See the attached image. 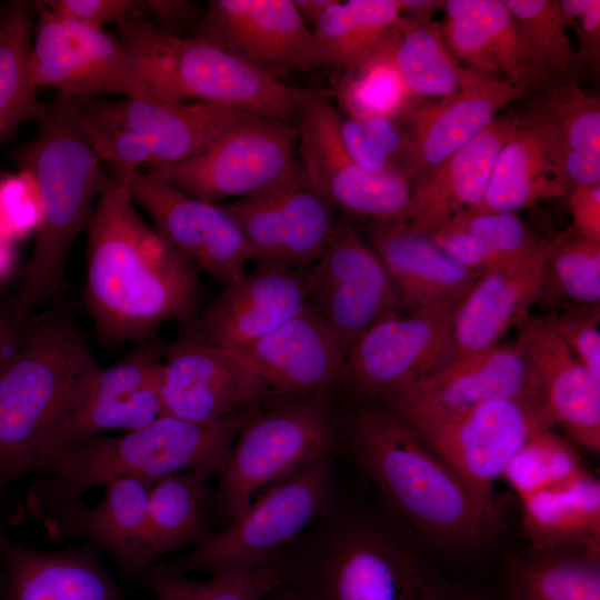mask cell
Listing matches in <instances>:
<instances>
[{
    "instance_id": "1",
    "label": "cell",
    "mask_w": 600,
    "mask_h": 600,
    "mask_svg": "<svg viewBox=\"0 0 600 600\" xmlns=\"http://www.w3.org/2000/svg\"><path fill=\"white\" fill-rule=\"evenodd\" d=\"M337 436L419 548L472 562L494 541L501 519L382 400H351Z\"/></svg>"
},
{
    "instance_id": "2",
    "label": "cell",
    "mask_w": 600,
    "mask_h": 600,
    "mask_svg": "<svg viewBox=\"0 0 600 600\" xmlns=\"http://www.w3.org/2000/svg\"><path fill=\"white\" fill-rule=\"evenodd\" d=\"M88 231L84 302L101 342L147 340L194 318V267L137 213L123 170L112 168Z\"/></svg>"
},
{
    "instance_id": "3",
    "label": "cell",
    "mask_w": 600,
    "mask_h": 600,
    "mask_svg": "<svg viewBox=\"0 0 600 600\" xmlns=\"http://www.w3.org/2000/svg\"><path fill=\"white\" fill-rule=\"evenodd\" d=\"M300 600H421L439 576L384 508L332 506L276 554Z\"/></svg>"
},
{
    "instance_id": "4",
    "label": "cell",
    "mask_w": 600,
    "mask_h": 600,
    "mask_svg": "<svg viewBox=\"0 0 600 600\" xmlns=\"http://www.w3.org/2000/svg\"><path fill=\"white\" fill-rule=\"evenodd\" d=\"M16 152L19 170L33 178L41 222L11 314L22 326L31 311L66 288V263L78 234L88 228L108 181L102 161L78 126L70 100L58 97Z\"/></svg>"
},
{
    "instance_id": "5",
    "label": "cell",
    "mask_w": 600,
    "mask_h": 600,
    "mask_svg": "<svg viewBox=\"0 0 600 600\" xmlns=\"http://www.w3.org/2000/svg\"><path fill=\"white\" fill-rule=\"evenodd\" d=\"M244 419L191 422L161 414L120 436L91 437L50 462L30 490L28 508L42 519L56 506L122 477L150 482L188 471L219 477Z\"/></svg>"
},
{
    "instance_id": "6",
    "label": "cell",
    "mask_w": 600,
    "mask_h": 600,
    "mask_svg": "<svg viewBox=\"0 0 600 600\" xmlns=\"http://www.w3.org/2000/svg\"><path fill=\"white\" fill-rule=\"evenodd\" d=\"M134 70L152 93L224 104L289 122L313 98L331 89L279 81L200 38H183L139 14L116 22Z\"/></svg>"
},
{
    "instance_id": "7",
    "label": "cell",
    "mask_w": 600,
    "mask_h": 600,
    "mask_svg": "<svg viewBox=\"0 0 600 600\" xmlns=\"http://www.w3.org/2000/svg\"><path fill=\"white\" fill-rule=\"evenodd\" d=\"M98 367L73 319L48 311L23 329L0 374V487L34 470L78 383Z\"/></svg>"
},
{
    "instance_id": "8",
    "label": "cell",
    "mask_w": 600,
    "mask_h": 600,
    "mask_svg": "<svg viewBox=\"0 0 600 600\" xmlns=\"http://www.w3.org/2000/svg\"><path fill=\"white\" fill-rule=\"evenodd\" d=\"M74 119L93 150L121 170L169 167L209 148L252 111L156 93L120 100H70Z\"/></svg>"
},
{
    "instance_id": "9",
    "label": "cell",
    "mask_w": 600,
    "mask_h": 600,
    "mask_svg": "<svg viewBox=\"0 0 600 600\" xmlns=\"http://www.w3.org/2000/svg\"><path fill=\"white\" fill-rule=\"evenodd\" d=\"M337 414L331 397H279L252 411L240 426L218 477L213 516L227 526L263 491L333 452Z\"/></svg>"
},
{
    "instance_id": "10",
    "label": "cell",
    "mask_w": 600,
    "mask_h": 600,
    "mask_svg": "<svg viewBox=\"0 0 600 600\" xmlns=\"http://www.w3.org/2000/svg\"><path fill=\"white\" fill-rule=\"evenodd\" d=\"M333 454H324L263 491L232 522L207 541L152 568L173 574L208 572L230 576L270 560L337 498Z\"/></svg>"
},
{
    "instance_id": "11",
    "label": "cell",
    "mask_w": 600,
    "mask_h": 600,
    "mask_svg": "<svg viewBox=\"0 0 600 600\" xmlns=\"http://www.w3.org/2000/svg\"><path fill=\"white\" fill-rule=\"evenodd\" d=\"M400 418L500 519L496 482L529 438L553 427L543 402L534 399H498L454 412Z\"/></svg>"
},
{
    "instance_id": "12",
    "label": "cell",
    "mask_w": 600,
    "mask_h": 600,
    "mask_svg": "<svg viewBox=\"0 0 600 600\" xmlns=\"http://www.w3.org/2000/svg\"><path fill=\"white\" fill-rule=\"evenodd\" d=\"M458 302L399 309L381 317L348 349L341 389L351 400L382 399L452 362Z\"/></svg>"
},
{
    "instance_id": "13",
    "label": "cell",
    "mask_w": 600,
    "mask_h": 600,
    "mask_svg": "<svg viewBox=\"0 0 600 600\" xmlns=\"http://www.w3.org/2000/svg\"><path fill=\"white\" fill-rule=\"evenodd\" d=\"M298 130L289 122L252 113L200 154L150 168L186 193L209 202L240 199L287 178L298 163Z\"/></svg>"
},
{
    "instance_id": "14",
    "label": "cell",
    "mask_w": 600,
    "mask_h": 600,
    "mask_svg": "<svg viewBox=\"0 0 600 600\" xmlns=\"http://www.w3.org/2000/svg\"><path fill=\"white\" fill-rule=\"evenodd\" d=\"M37 20L29 57V78L38 89L54 88L66 100L104 94L140 97L152 93L143 84L120 39L33 4Z\"/></svg>"
},
{
    "instance_id": "15",
    "label": "cell",
    "mask_w": 600,
    "mask_h": 600,
    "mask_svg": "<svg viewBox=\"0 0 600 600\" xmlns=\"http://www.w3.org/2000/svg\"><path fill=\"white\" fill-rule=\"evenodd\" d=\"M162 368L159 351L152 347L140 348L111 367L98 366L70 394L34 470H44L54 458L101 432L136 430L159 418Z\"/></svg>"
},
{
    "instance_id": "16",
    "label": "cell",
    "mask_w": 600,
    "mask_h": 600,
    "mask_svg": "<svg viewBox=\"0 0 600 600\" xmlns=\"http://www.w3.org/2000/svg\"><path fill=\"white\" fill-rule=\"evenodd\" d=\"M276 398L239 350L210 343L192 330L166 350L162 414L211 422L247 416Z\"/></svg>"
},
{
    "instance_id": "17",
    "label": "cell",
    "mask_w": 600,
    "mask_h": 600,
    "mask_svg": "<svg viewBox=\"0 0 600 600\" xmlns=\"http://www.w3.org/2000/svg\"><path fill=\"white\" fill-rule=\"evenodd\" d=\"M308 306L323 320L346 356L384 314L403 309L376 252L349 221H337L320 258L309 269Z\"/></svg>"
},
{
    "instance_id": "18",
    "label": "cell",
    "mask_w": 600,
    "mask_h": 600,
    "mask_svg": "<svg viewBox=\"0 0 600 600\" xmlns=\"http://www.w3.org/2000/svg\"><path fill=\"white\" fill-rule=\"evenodd\" d=\"M260 266L307 268L323 252L336 220L300 160L290 174L258 193L221 204Z\"/></svg>"
},
{
    "instance_id": "19",
    "label": "cell",
    "mask_w": 600,
    "mask_h": 600,
    "mask_svg": "<svg viewBox=\"0 0 600 600\" xmlns=\"http://www.w3.org/2000/svg\"><path fill=\"white\" fill-rule=\"evenodd\" d=\"M297 119L300 162L333 209L371 220L406 219L410 181L400 174L369 172L353 160L341 140L340 114L329 96L308 101Z\"/></svg>"
},
{
    "instance_id": "20",
    "label": "cell",
    "mask_w": 600,
    "mask_h": 600,
    "mask_svg": "<svg viewBox=\"0 0 600 600\" xmlns=\"http://www.w3.org/2000/svg\"><path fill=\"white\" fill-rule=\"evenodd\" d=\"M123 171L133 203L193 267L223 284L244 273L246 263L252 261L251 249L221 204L199 200L151 170Z\"/></svg>"
},
{
    "instance_id": "21",
    "label": "cell",
    "mask_w": 600,
    "mask_h": 600,
    "mask_svg": "<svg viewBox=\"0 0 600 600\" xmlns=\"http://www.w3.org/2000/svg\"><path fill=\"white\" fill-rule=\"evenodd\" d=\"M194 37L279 81L311 69V29L293 0H211Z\"/></svg>"
},
{
    "instance_id": "22",
    "label": "cell",
    "mask_w": 600,
    "mask_h": 600,
    "mask_svg": "<svg viewBox=\"0 0 600 600\" xmlns=\"http://www.w3.org/2000/svg\"><path fill=\"white\" fill-rule=\"evenodd\" d=\"M498 399L541 400V388L516 338L458 357L382 400L398 416L454 412Z\"/></svg>"
},
{
    "instance_id": "23",
    "label": "cell",
    "mask_w": 600,
    "mask_h": 600,
    "mask_svg": "<svg viewBox=\"0 0 600 600\" xmlns=\"http://www.w3.org/2000/svg\"><path fill=\"white\" fill-rule=\"evenodd\" d=\"M152 482L122 477L103 484L93 507L81 498L64 501L43 517L49 538L62 542L86 539L104 550L131 580H143L154 564L148 541V498Z\"/></svg>"
},
{
    "instance_id": "24",
    "label": "cell",
    "mask_w": 600,
    "mask_h": 600,
    "mask_svg": "<svg viewBox=\"0 0 600 600\" xmlns=\"http://www.w3.org/2000/svg\"><path fill=\"white\" fill-rule=\"evenodd\" d=\"M563 231L541 237L529 253L483 271L459 300L453 319L458 357L487 350L520 326L541 299L548 259Z\"/></svg>"
},
{
    "instance_id": "25",
    "label": "cell",
    "mask_w": 600,
    "mask_h": 600,
    "mask_svg": "<svg viewBox=\"0 0 600 600\" xmlns=\"http://www.w3.org/2000/svg\"><path fill=\"white\" fill-rule=\"evenodd\" d=\"M309 270L260 266L224 284L192 331L219 347L241 350L308 306Z\"/></svg>"
},
{
    "instance_id": "26",
    "label": "cell",
    "mask_w": 600,
    "mask_h": 600,
    "mask_svg": "<svg viewBox=\"0 0 600 600\" xmlns=\"http://www.w3.org/2000/svg\"><path fill=\"white\" fill-rule=\"evenodd\" d=\"M517 339L534 370L544 408L571 440L600 451V380L576 359L559 336L554 314L528 317Z\"/></svg>"
},
{
    "instance_id": "27",
    "label": "cell",
    "mask_w": 600,
    "mask_h": 600,
    "mask_svg": "<svg viewBox=\"0 0 600 600\" xmlns=\"http://www.w3.org/2000/svg\"><path fill=\"white\" fill-rule=\"evenodd\" d=\"M239 351L251 360L277 397H332L341 389L344 354L309 306Z\"/></svg>"
},
{
    "instance_id": "28",
    "label": "cell",
    "mask_w": 600,
    "mask_h": 600,
    "mask_svg": "<svg viewBox=\"0 0 600 600\" xmlns=\"http://www.w3.org/2000/svg\"><path fill=\"white\" fill-rule=\"evenodd\" d=\"M524 91L507 80L467 67L460 88L428 107L411 109L412 186L484 130Z\"/></svg>"
},
{
    "instance_id": "29",
    "label": "cell",
    "mask_w": 600,
    "mask_h": 600,
    "mask_svg": "<svg viewBox=\"0 0 600 600\" xmlns=\"http://www.w3.org/2000/svg\"><path fill=\"white\" fill-rule=\"evenodd\" d=\"M93 544L41 551L12 540L0 528V592L3 600H126Z\"/></svg>"
},
{
    "instance_id": "30",
    "label": "cell",
    "mask_w": 600,
    "mask_h": 600,
    "mask_svg": "<svg viewBox=\"0 0 600 600\" xmlns=\"http://www.w3.org/2000/svg\"><path fill=\"white\" fill-rule=\"evenodd\" d=\"M518 116L496 118L454 151L429 176L412 186L406 220L429 234L483 198L497 158L518 127Z\"/></svg>"
},
{
    "instance_id": "31",
    "label": "cell",
    "mask_w": 600,
    "mask_h": 600,
    "mask_svg": "<svg viewBox=\"0 0 600 600\" xmlns=\"http://www.w3.org/2000/svg\"><path fill=\"white\" fill-rule=\"evenodd\" d=\"M369 236L403 309L459 301L482 273L454 261L406 219L371 220Z\"/></svg>"
},
{
    "instance_id": "32",
    "label": "cell",
    "mask_w": 600,
    "mask_h": 600,
    "mask_svg": "<svg viewBox=\"0 0 600 600\" xmlns=\"http://www.w3.org/2000/svg\"><path fill=\"white\" fill-rule=\"evenodd\" d=\"M443 9L442 34L459 61L524 93L542 88L503 0H447Z\"/></svg>"
},
{
    "instance_id": "33",
    "label": "cell",
    "mask_w": 600,
    "mask_h": 600,
    "mask_svg": "<svg viewBox=\"0 0 600 600\" xmlns=\"http://www.w3.org/2000/svg\"><path fill=\"white\" fill-rule=\"evenodd\" d=\"M533 94L519 117L552 146L569 190L600 183L599 97L571 79L549 82Z\"/></svg>"
},
{
    "instance_id": "34",
    "label": "cell",
    "mask_w": 600,
    "mask_h": 600,
    "mask_svg": "<svg viewBox=\"0 0 600 600\" xmlns=\"http://www.w3.org/2000/svg\"><path fill=\"white\" fill-rule=\"evenodd\" d=\"M518 127L502 147L482 200L473 213H518L547 199L567 197L569 187L543 133L518 114Z\"/></svg>"
},
{
    "instance_id": "35",
    "label": "cell",
    "mask_w": 600,
    "mask_h": 600,
    "mask_svg": "<svg viewBox=\"0 0 600 600\" xmlns=\"http://www.w3.org/2000/svg\"><path fill=\"white\" fill-rule=\"evenodd\" d=\"M502 571L509 600H600V543L527 546Z\"/></svg>"
},
{
    "instance_id": "36",
    "label": "cell",
    "mask_w": 600,
    "mask_h": 600,
    "mask_svg": "<svg viewBox=\"0 0 600 600\" xmlns=\"http://www.w3.org/2000/svg\"><path fill=\"white\" fill-rule=\"evenodd\" d=\"M396 0H336L311 28V69H356L392 47Z\"/></svg>"
},
{
    "instance_id": "37",
    "label": "cell",
    "mask_w": 600,
    "mask_h": 600,
    "mask_svg": "<svg viewBox=\"0 0 600 600\" xmlns=\"http://www.w3.org/2000/svg\"><path fill=\"white\" fill-rule=\"evenodd\" d=\"M520 502L528 547L600 543V482L587 469Z\"/></svg>"
},
{
    "instance_id": "38",
    "label": "cell",
    "mask_w": 600,
    "mask_h": 600,
    "mask_svg": "<svg viewBox=\"0 0 600 600\" xmlns=\"http://www.w3.org/2000/svg\"><path fill=\"white\" fill-rule=\"evenodd\" d=\"M211 476L188 471L153 481L148 498V541L153 563L179 548L207 541L214 532Z\"/></svg>"
},
{
    "instance_id": "39",
    "label": "cell",
    "mask_w": 600,
    "mask_h": 600,
    "mask_svg": "<svg viewBox=\"0 0 600 600\" xmlns=\"http://www.w3.org/2000/svg\"><path fill=\"white\" fill-rule=\"evenodd\" d=\"M461 266L483 272L529 253L538 237L518 213L463 211L429 233Z\"/></svg>"
},
{
    "instance_id": "40",
    "label": "cell",
    "mask_w": 600,
    "mask_h": 600,
    "mask_svg": "<svg viewBox=\"0 0 600 600\" xmlns=\"http://www.w3.org/2000/svg\"><path fill=\"white\" fill-rule=\"evenodd\" d=\"M392 59L412 98L447 97L460 88L467 72L447 44L441 24L432 19L400 16Z\"/></svg>"
},
{
    "instance_id": "41",
    "label": "cell",
    "mask_w": 600,
    "mask_h": 600,
    "mask_svg": "<svg viewBox=\"0 0 600 600\" xmlns=\"http://www.w3.org/2000/svg\"><path fill=\"white\" fill-rule=\"evenodd\" d=\"M33 23L23 4H13L0 20V143L28 121L47 112L29 78Z\"/></svg>"
},
{
    "instance_id": "42",
    "label": "cell",
    "mask_w": 600,
    "mask_h": 600,
    "mask_svg": "<svg viewBox=\"0 0 600 600\" xmlns=\"http://www.w3.org/2000/svg\"><path fill=\"white\" fill-rule=\"evenodd\" d=\"M503 2L514 19L528 58L542 87L552 81L578 80L583 66L559 17L557 0Z\"/></svg>"
},
{
    "instance_id": "43",
    "label": "cell",
    "mask_w": 600,
    "mask_h": 600,
    "mask_svg": "<svg viewBox=\"0 0 600 600\" xmlns=\"http://www.w3.org/2000/svg\"><path fill=\"white\" fill-rule=\"evenodd\" d=\"M392 47L334 78L332 93L349 118L399 117L411 110L412 97L393 62Z\"/></svg>"
},
{
    "instance_id": "44",
    "label": "cell",
    "mask_w": 600,
    "mask_h": 600,
    "mask_svg": "<svg viewBox=\"0 0 600 600\" xmlns=\"http://www.w3.org/2000/svg\"><path fill=\"white\" fill-rule=\"evenodd\" d=\"M407 113L363 119L340 116L339 132L349 154L364 170L400 174L412 186V143L409 126L404 123Z\"/></svg>"
},
{
    "instance_id": "45",
    "label": "cell",
    "mask_w": 600,
    "mask_h": 600,
    "mask_svg": "<svg viewBox=\"0 0 600 600\" xmlns=\"http://www.w3.org/2000/svg\"><path fill=\"white\" fill-rule=\"evenodd\" d=\"M156 600H260L283 584L280 564L273 556L267 562L239 574L211 576L196 580L151 568L142 580Z\"/></svg>"
},
{
    "instance_id": "46",
    "label": "cell",
    "mask_w": 600,
    "mask_h": 600,
    "mask_svg": "<svg viewBox=\"0 0 600 600\" xmlns=\"http://www.w3.org/2000/svg\"><path fill=\"white\" fill-rule=\"evenodd\" d=\"M584 470L573 444L547 429L524 442L509 462L502 479L521 500L558 486Z\"/></svg>"
},
{
    "instance_id": "47",
    "label": "cell",
    "mask_w": 600,
    "mask_h": 600,
    "mask_svg": "<svg viewBox=\"0 0 600 600\" xmlns=\"http://www.w3.org/2000/svg\"><path fill=\"white\" fill-rule=\"evenodd\" d=\"M551 288L563 308L600 307V243L564 230L548 259L542 293Z\"/></svg>"
},
{
    "instance_id": "48",
    "label": "cell",
    "mask_w": 600,
    "mask_h": 600,
    "mask_svg": "<svg viewBox=\"0 0 600 600\" xmlns=\"http://www.w3.org/2000/svg\"><path fill=\"white\" fill-rule=\"evenodd\" d=\"M41 202L33 178L24 170L0 179V236L13 242L41 222Z\"/></svg>"
},
{
    "instance_id": "49",
    "label": "cell",
    "mask_w": 600,
    "mask_h": 600,
    "mask_svg": "<svg viewBox=\"0 0 600 600\" xmlns=\"http://www.w3.org/2000/svg\"><path fill=\"white\" fill-rule=\"evenodd\" d=\"M556 329L579 363L600 380V307L554 311Z\"/></svg>"
},
{
    "instance_id": "50",
    "label": "cell",
    "mask_w": 600,
    "mask_h": 600,
    "mask_svg": "<svg viewBox=\"0 0 600 600\" xmlns=\"http://www.w3.org/2000/svg\"><path fill=\"white\" fill-rule=\"evenodd\" d=\"M51 11L84 23L104 29L108 22L139 14L142 1L137 0H47L42 1Z\"/></svg>"
},
{
    "instance_id": "51",
    "label": "cell",
    "mask_w": 600,
    "mask_h": 600,
    "mask_svg": "<svg viewBox=\"0 0 600 600\" xmlns=\"http://www.w3.org/2000/svg\"><path fill=\"white\" fill-rule=\"evenodd\" d=\"M567 197L571 229L578 236L600 243V183L577 187Z\"/></svg>"
},
{
    "instance_id": "52",
    "label": "cell",
    "mask_w": 600,
    "mask_h": 600,
    "mask_svg": "<svg viewBox=\"0 0 600 600\" xmlns=\"http://www.w3.org/2000/svg\"><path fill=\"white\" fill-rule=\"evenodd\" d=\"M570 29L578 41L577 57L596 73L600 69V1L591 0L584 14Z\"/></svg>"
},
{
    "instance_id": "53",
    "label": "cell",
    "mask_w": 600,
    "mask_h": 600,
    "mask_svg": "<svg viewBox=\"0 0 600 600\" xmlns=\"http://www.w3.org/2000/svg\"><path fill=\"white\" fill-rule=\"evenodd\" d=\"M421 600H509L503 589L493 590L471 582L451 581L439 577Z\"/></svg>"
},
{
    "instance_id": "54",
    "label": "cell",
    "mask_w": 600,
    "mask_h": 600,
    "mask_svg": "<svg viewBox=\"0 0 600 600\" xmlns=\"http://www.w3.org/2000/svg\"><path fill=\"white\" fill-rule=\"evenodd\" d=\"M142 11L151 14L152 23L158 28L171 33H174L173 28L188 22L196 13L191 2L181 0L142 1Z\"/></svg>"
},
{
    "instance_id": "55",
    "label": "cell",
    "mask_w": 600,
    "mask_h": 600,
    "mask_svg": "<svg viewBox=\"0 0 600 600\" xmlns=\"http://www.w3.org/2000/svg\"><path fill=\"white\" fill-rule=\"evenodd\" d=\"M22 326L16 323L11 312L6 313L0 310V374L20 344Z\"/></svg>"
},
{
    "instance_id": "56",
    "label": "cell",
    "mask_w": 600,
    "mask_h": 600,
    "mask_svg": "<svg viewBox=\"0 0 600 600\" xmlns=\"http://www.w3.org/2000/svg\"><path fill=\"white\" fill-rule=\"evenodd\" d=\"M401 17L416 20H431L434 12L443 9L441 0H396Z\"/></svg>"
},
{
    "instance_id": "57",
    "label": "cell",
    "mask_w": 600,
    "mask_h": 600,
    "mask_svg": "<svg viewBox=\"0 0 600 600\" xmlns=\"http://www.w3.org/2000/svg\"><path fill=\"white\" fill-rule=\"evenodd\" d=\"M294 4L306 22L311 29L321 16L329 9L336 0H293Z\"/></svg>"
},
{
    "instance_id": "58",
    "label": "cell",
    "mask_w": 600,
    "mask_h": 600,
    "mask_svg": "<svg viewBox=\"0 0 600 600\" xmlns=\"http://www.w3.org/2000/svg\"><path fill=\"white\" fill-rule=\"evenodd\" d=\"M591 0H557V9L561 21L568 29L588 10Z\"/></svg>"
},
{
    "instance_id": "59",
    "label": "cell",
    "mask_w": 600,
    "mask_h": 600,
    "mask_svg": "<svg viewBox=\"0 0 600 600\" xmlns=\"http://www.w3.org/2000/svg\"><path fill=\"white\" fill-rule=\"evenodd\" d=\"M13 263L12 242L0 236V281L11 270Z\"/></svg>"
},
{
    "instance_id": "60",
    "label": "cell",
    "mask_w": 600,
    "mask_h": 600,
    "mask_svg": "<svg viewBox=\"0 0 600 600\" xmlns=\"http://www.w3.org/2000/svg\"><path fill=\"white\" fill-rule=\"evenodd\" d=\"M260 600H300L294 591L286 586L281 584L268 593H266Z\"/></svg>"
},
{
    "instance_id": "61",
    "label": "cell",
    "mask_w": 600,
    "mask_h": 600,
    "mask_svg": "<svg viewBox=\"0 0 600 600\" xmlns=\"http://www.w3.org/2000/svg\"><path fill=\"white\" fill-rule=\"evenodd\" d=\"M3 488L0 487V492L2 491Z\"/></svg>"
}]
</instances>
